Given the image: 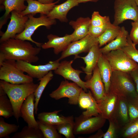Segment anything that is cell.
Wrapping results in <instances>:
<instances>
[{
	"label": "cell",
	"mask_w": 138,
	"mask_h": 138,
	"mask_svg": "<svg viewBox=\"0 0 138 138\" xmlns=\"http://www.w3.org/2000/svg\"><path fill=\"white\" fill-rule=\"evenodd\" d=\"M38 85L33 82L16 84L0 80V87L4 89L12 103L14 116L18 122L21 117L20 109L22 104L28 97L34 93Z\"/></svg>",
	"instance_id": "2"
},
{
	"label": "cell",
	"mask_w": 138,
	"mask_h": 138,
	"mask_svg": "<svg viewBox=\"0 0 138 138\" xmlns=\"http://www.w3.org/2000/svg\"><path fill=\"white\" fill-rule=\"evenodd\" d=\"M73 61V60H71L61 62L57 68L54 70V72L56 74L61 76L66 79L73 81L87 92L88 89L86 82L83 81L80 77V74L84 72L73 68L72 66Z\"/></svg>",
	"instance_id": "13"
},
{
	"label": "cell",
	"mask_w": 138,
	"mask_h": 138,
	"mask_svg": "<svg viewBox=\"0 0 138 138\" xmlns=\"http://www.w3.org/2000/svg\"><path fill=\"white\" fill-rule=\"evenodd\" d=\"M54 0H38L40 2L44 4H50L53 3Z\"/></svg>",
	"instance_id": "44"
},
{
	"label": "cell",
	"mask_w": 138,
	"mask_h": 138,
	"mask_svg": "<svg viewBox=\"0 0 138 138\" xmlns=\"http://www.w3.org/2000/svg\"><path fill=\"white\" fill-rule=\"evenodd\" d=\"M47 38L48 41L43 43L41 48L44 49L53 48L54 52L56 55L64 51L73 41L72 34H66L63 37L51 34L47 36Z\"/></svg>",
	"instance_id": "16"
},
{
	"label": "cell",
	"mask_w": 138,
	"mask_h": 138,
	"mask_svg": "<svg viewBox=\"0 0 138 138\" xmlns=\"http://www.w3.org/2000/svg\"><path fill=\"white\" fill-rule=\"evenodd\" d=\"M26 0H5L3 5L5 7V12L0 18V29L5 24L8 19L10 17V14L13 11L21 12L24 10L27 6L24 4Z\"/></svg>",
	"instance_id": "27"
},
{
	"label": "cell",
	"mask_w": 138,
	"mask_h": 138,
	"mask_svg": "<svg viewBox=\"0 0 138 138\" xmlns=\"http://www.w3.org/2000/svg\"><path fill=\"white\" fill-rule=\"evenodd\" d=\"M109 126L106 132L104 133L103 138H115L120 135L121 129L112 119L108 120Z\"/></svg>",
	"instance_id": "39"
},
{
	"label": "cell",
	"mask_w": 138,
	"mask_h": 138,
	"mask_svg": "<svg viewBox=\"0 0 138 138\" xmlns=\"http://www.w3.org/2000/svg\"><path fill=\"white\" fill-rule=\"evenodd\" d=\"M130 122L138 119V96L127 99Z\"/></svg>",
	"instance_id": "35"
},
{
	"label": "cell",
	"mask_w": 138,
	"mask_h": 138,
	"mask_svg": "<svg viewBox=\"0 0 138 138\" xmlns=\"http://www.w3.org/2000/svg\"><path fill=\"white\" fill-rule=\"evenodd\" d=\"M38 128L42 133L44 138H61L62 136L58 132L55 125L44 123L37 121Z\"/></svg>",
	"instance_id": "32"
},
{
	"label": "cell",
	"mask_w": 138,
	"mask_h": 138,
	"mask_svg": "<svg viewBox=\"0 0 138 138\" xmlns=\"http://www.w3.org/2000/svg\"><path fill=\"white\" fill-rule=\"evenodd\" d=\"M132 28L129 35L130 37L133 44H138V19L132 22Z\"/></svg>",
	"instance_id": "41"
},
{
	"label": "cell",
	"mask_w": 138,
	"mask_h": 138,
	"mask_svg": "<svg viewBox=\"0 0 138 138\" xmlns=\"http://www.w3.org/2000/svg\"><path fill=\"white\" fill-rule=\"evenodd\" d=\"M78 104L81 108L86 109L82 113L84 117L96 116L100 114L97 101L90 90L86 92L83 89L82 90L78 97Z\"/></svg>",
	"instance_id": "14"
},
{
	"label": "cell",
	"mask_w": 138,
	"mask_h": 138,
	"mask_svg": "<svg viewBox=\"0 0 138 138\" xmlns=\"http://www.w3.org/2000/svg\"><path fill=\"white\" fill-rule=\"evenodd\" d=\"M61 111L42 112L38 114L37 118L39 121L44 123L54 125L65 123H74L73 116L65 117L59 115L58 113Z\"/></svg>",
	"instance_id": "24"
},
{
	"label": "cell",
	"mask_w": 138,
	"mask_h": 138,
	"mask_svg": "<svg viewBox=\"0 0 138 138\" xmlns=\"http://www.w3.org/2000/svg\"><path fill=\"white\" fill-rule=\"evenodd\" d=\"M129 74L135 84L136 91L138 94V66Z\"/></svg>",
	"instance_id": "42"
},
{
	"label": "cell",
	"mask_w": 138,
	"mask_h": 138,
	"mask_svg": "<svg viewBox=\"0 0 138 138\" xmlns=\"http://www.w3.org/2000/svg\"><path fill=\"white\" fill-rule=\"evenodd\" d=\"M59 61L57 59L50 61L45 64L35 65L26 62L17 61L16 65L20 70L27 73L32 78L38 79L39 80L50 71L56 70L60 64Z\"/></svg>",
	"instance_id": "10"
},
{
	"label": "cell",
	"mask_w": 138,
	"mask_h": 138,
	"mask_svg": "<svg viewBox=\"0 0 138 138\" xmlns=\"http://www.w3.org/2000/svg\"><path fill=\"white\" fill-rule=\"evenodd\" d=\"M128 44L121 49L131 59L138 63V50L131 39L129 35L128 37Z\"/></svg>",
	"instance_id": "37"
},
{
	"label": "cell",
	"mask_w": 138,
	"mask_h": 138,
	"mask_svg": "<svg viewBox=\"0 0 138 138\" xmlns=\"http://www.w3.org/2000/svg\"><path fill=\"white\" fill-rule=\"evenodd\" d=\"M19 128V125L5 122L2 117L0 116V138L8 137L10 134L17 132Z\"/></svg>",
	"instance_id": "34"
},
{
	"label": "cell",
	"mask_w": 138,
	"mask_h": 138,
	"mask_svg": "<svg viewBox=\"0 0 138 138\" xmlns=\"http://www.w3.org/2000/svg\"><path fill=\"white\" fill-rule=\"evenodd\" d=\"M83 89L75 83L63 81L59 87L49 94L50 96L56 100L63 98L68 99V103L70 105H76L79 95Z\"/></svg>",
	"instance_id": "9"
},
{
	"label": "cell",
	"mask_w": 138,
	"mask_h": 138,
	"mask_svg": "<svg viewBox=\"0 0 138 138\" xmlns=\"http://www.w3.org/2000/svg\"><path fill=\"white\" fill-rule=\"evenodd\" d=\"M0 79L13 84H20L33 82V78L25 74L16 65L14 60H5L0 66Z\"/></svg>",
	"instance_id": "5"
},
{
	"label": "cell",
	"mask_w": 138,
	"mask_h": 138,
	"mask_svg": "<svg viewBox=\"0 0 138 138\" xmlns=\"http://www.w3.org/2000/svg\"><path fill=\"white\" fill-rule=\"evenodd\" d=\"M134 138H138V134L136 136L134 137Z\"/></svg>",
	"instance_id": "48"
},
{
	"label": "cell",
	"mask_w": 138,
	"mask_h": 138,
	"mask_svg": "<svg viewBox=\"0 0 138 138\" xmlns=\"http://www.w3.org/2000/svg\"><path fill=\"white\" fill-rule=\"evenodd\" d=\"M12 138H44L43 134L38 128L25 126L21 131L16 133Z\"/></svg>",
	"instance_id": "31"
},
{
	"label": "cell",
	"mask_w": 138,
	"mask_h": 138,
	"mask_svg": "<svg viewBox=\"0 0 138 138\" xmlns=\"http://www.w3.org/2000/svg\"><path fill=\"white\" fill-rule=\"evenodd\" d=\"M28 15L22 16L20 12L14 10L11 12L10 20L5 32L1 36L0 43L12 38L22 32L28 19Z\"/></svg>",
	"instance_id": "12"
},
{
	"label": "cell",
	"mask_w": 138,
	"mask_h": 138,
	"mask_svg": "<svg viewBox=\"0 0 138 138\" xmlns=\"http://www.w3.org/2000/svg\"><path fill=\"white\" fill-rule=\"evenodd\" d=\"M108 93L127 99L138 96L134 82L129 73L113 71Z\"/></svg>",
	"instance_id": "3"
},
{
	"label": "cell",
	"mask_w": 138,
	"mask_h": 138,
	"mask_svg": "<svg viewBox=\"0 0 138 138\" xmlns=\"http://www.w3.org/2000/svg\"><path fill=\"white\" fill-rule=\"evenodd\" d=\"M34 101L35 97L33 93L28 97L22 104L20 109V116L28 126L38 128V123L34 115Z\"/></svg>",
	"instance_id": "19"
},
{
	"label": "cell",
	"mask_w": 138,
	"mask_h": 138,
	"mask_svg": "<svg viewBox=\"0 0 138 138\" xmlns=\"http://www.w3.org/2000/svg\"><path fill=\"white\" fill-rule=\"evenodd\" d=\"M5 0H0V4L1 9H2V8H5V7L3 5V4Z\"/></svg>",
	"instance_id": "46"
},
{
	"label": "cell",
	"mask_w": 138,
	"mask_h": 138,
	"mask_svg": "<svg viewBox=\"0 0 138 138\" xmlns=\"http://www.w3.org/2000/svg\"><path fill=\"white\" fill-rule=\"evenodd\" d=\"M78 4L77 0H67L61 4L56 5L47 15L51 19H57L61 22H66L68 21L67 17L68 13Z\"/></svg>",
	"instance_id": "21"
},
{
	"label": "cell",
	"mask_w": 138,
	"mask_h": 138,
	"mask_svg": "<svg viewBox=\"0 0 138 138\" xmlns=\"http://www.w3.org/2000/svg\"><path fill=\"white\" fill-rule=\"evenodd\" d=\"M27 15L29 18L24 30L20 33L17 35L15 38L31 41L37 47L41 48L43 43L33 40L31 38L32 36L40 26H44L47 29H50L52 26L56 24V20L50 18L45 15L40 14V17L37 18L34 17V15L31 14Z\"/></svg>",
	"instance_id": "4"
},
{
	"label": "cell",
	"mask_w": 138,
	"mask_h": 138,
	"mask_svg": "<svg viewBox=\"0 0 138 138\" xmlns=\"http://www.w3.org/2000/svg\"><path fill=\"white\" fill-rule=\"evenodd\" d=\"M41 47H34L29 42L12 38L0 43V66L6 60L22 61L32 63L38 62Z\"/></svg>",
	"instance_id": "1"
},
{
	"label": "cell",
	"mask_w": 138,
	"mask_h": 138,
	"mask_svg": "<svg viewBox=\"0 0 138 138\" xmlns=\"http://www.w3.org/2000/svg\"><path fill=\"white\" fill-rule=\"evenodd\" d=\"M99 44L93 46L85 56L80 57L84 61L86 65L85 67H81L83 71L86 74L85 79L86 80L90 78L92 75L93 71L97 65L99 58L102 54Z\"/></svg>",
	"instance_id": "17"
},
{
	"label": "cell",
	"mask_w": 138,
	"mask_h": 138,
	"mask_svg": "<svg viewBox=\"0 0 138 138\" xmlns=\"http://www.w3.org/2000/svg\"><path fill=\"white\" fill-rule=\"evenodd\" d=\"M69 24L74 29L72 34L73 42H74L83 38L88 34L89 28L91 25V19L88 17H80L76 21H71Z\"/></svg>",
	"instance_id": "22"
},
{
	"label": "cell",
	"mask_w": 138,
	"mask_h": 138,
	"mask_svg": "<svg viewBox=\"0 0 138 138\" xmlns=\"http://www.w3.org/2000/svg\"><path fill=\"white\" fill-rule=\"evenodd\" d=\"M78 3H85L89 2H98L99 0H77Z\"/></svg>",
	"instance_id": "45"
},
{
	"label": "cell",
	"mask_w": 138,
	"mask_h": 138,
	"mask_svg": "<svg viewBox=\"0 0 138 138\" xmlns=\"http://www.w3.org/2000/svg\"><path fill=\"white\" fill-rule=\"evenodd\" d=\"M97 66L104 84L106 93L108 94L113 71L108 61L102 53L99 58Z\"/></svg>",
	"instance_id": "26"
},
{
	"label": "cell",
	"mask_w": 138,
	"mask_h": 138,
	"mask_svg": "<svg viewBox=\"0 0 138 138\" xmlns=\"http://www.w3.org/2000/svg\"><path fill=\"white\" fill-rule=\"evenodd\" d=\"M114 113L111 119L121 129L130 122L127 99L119 97Z\"/></svg>",
	"instance_id": "20"
},
{
	"label": "cell",
	"mask_w": 138,
	"mask_h": 138,
	"mask_svg": "<svg viewBox=\"0 0 138 138\" xmlns=\"http://www.w3.org/2000/svg\"><path fill=\"white\" fill-rule=\"evenodd\" d=\"M118 99L117 95L108 93L101 100L97 101L100 114L106 119H111L117 108Z\"/></svg>",
	"instance_id": "15"
},
{
	"label": "cell",
	"mask_w": 138,
	"mask_h": 138,
	"mask_svg": "<svg viewBox=\"0 0 138 138\" xmlns=\"http://www.w3.org/2000/svg\"><path fill=\"white\" fill-rule=\"evenodd\" d=\"M60 0L50 4L41 3L36 0H26L28 6L26 9L20 12L22 16L31 14L34 16L37 14L47 15Z\"/></svg>",
	"instance_id": "23"
},
{
	"label": "cell",
	"mask_w": 138,
	"mask_h": 138,
	"mask_svg": "<svg viewBox=\"0 0 138 138\" xmlns=\"http://www.w3.org/2000/svg\"><path fill=\"white\" fill-rule=\"evenodd\" d=\"M113 24L118 26L127 20L138 19V7L135 0H115Z\"/></svg>",
	"instance_id": "6"
},
{
	"label": "cell",
	"mask_w": 138,
	"mask_h": 138,
	"mask_svg": "<svg viewBox=\"0 0 138 138\" xmlns=\"http://www.w3.org/2000/svg\"><path fill=\"white\" fill-rule=\"evenodd\" d=\"M74 123H65L55 125L58 132L66 138H74Z\"/></svg>",
	"instance_id": "36"
},
{
	"label": "cell",
	"mask_w": 138,
	"mask_h": 138,
	"mask_svg": "<svg viewBox=\"0 0 138 138\" xmlns=\"http://www.w3.org/2000/svg\"><path fill=\"white\" fill-rule=\"evenodd\" d=\"M87 87L90 89L96 101L102 99L106 94L104 84L97 65L94 69L92 77L86 80Z\"/></svg>",
	"instance_id": "18"
},
{
	"label": "cell",
	"mask_w": 138,
	"mask_h": 138,
	"mask_svg": "<svg viewBox=\"0 0 138 138\" xmlns=\"http://www.w3.org/2000/svg\"><path fill=\"white\" fill-rule=\"evenodd\" d=\"M121 27L112 24L98 38L100 47L114 39L120 33Z\"/></svg>",
	"instance_id": "29"
},
{
	"label": "cell",
	"mask_w": 138,
	"mask_h": 138,
	"mask_svg": "<svg viewBox=\"0 0 138 138\" xmlns=\"http://www.w3.org/2000/svg\"><path fill=\"white\" fill-rule=\"evenodd\" d=\"M53 76L52 71H50L39 80L40 81L39 84L34 93L35 97V113L36 114L38 110V103L41 95L47 85L52 79Z\"/></svg>",
	"instance_id": "30"
},
{
	"label": "cell",
	"mask_w": 138,
	"mask_h": 138,
	"mask_svg": "<svg viewBox=\"0 0 138 138\" xmlns=\"http://www.w3.org/2000/svg\"><path fill=\"white\" fill-rule=\"evenodd\" d=\"M135 1L138 7V0H135Z\"/></svg>",
	"instance_id": "47"
},
{
	"label": "cell",
	"mask_w": 138,
	"mask_h": 138,
	"mask_svg": "<svg viewBox=\"0 0 138 138\" xmlns=\"http://www.w3.org/2000/svg\"><path fill=\"white\" fill-rule=\"evenodd\" d=\"M138 134V119L130 122L121 130L120 135L125 138H134Z\"/></svg>",
	"instance_id": "33"
},
{
	"label": "cell",
	"mask_w": 138,
	"mask_h": 138,
	"mask_svg": "<svg viewBox=\"0 0 138 138\" xmlns=\"http://www.w3.org/2000/svg\"><path fill=\"white\" fill-rule=\"evenodd\" d=\"M106 120L100 114L93 117H86L82 114L75 118L74 133L77 135L94 133L100 129L104 125Z\"/></svg>",
	"instance_id": "8"
},
{
	"label": "cell",
	"mask_w": 138,
	"mask_h": 138,
	"mask_svg": "<svg viewBox=\"0 0 138 138\" xmlns=\"http://www.w3.org/2000/svg\"><path fill=\"white\" fill-rule=\"evenodd\" d=\"M14 115L12 103L4 89L0 87V116L8 119Z\"/></svg>",
	"instance_id": "28"
},
{
	"label": "cell",
	"mask_w": 138,
	"mask_h": 138,
	"mask_svg": "<svg viewBox=\"0 0 138 138\" xmlns=\"http://www.w3.org/2000/svg\"><path fill=\"white\" fill-rule=\"evenodd\" d=\"M108 16H101L98 11H94L91 19V25L94 26H102L110 22Z\"/></svg>",
	"instance_id": "38"
},
{
	"label": "cell",
	"mask_w": 138,
	"mask_h": 138,
	"mask_svg": "<svg viewBox=\"0 0 138 138\" xmlns=\"http://www.w3.org/2000/svg\"><path fill=\"white\" fill-rule=\"evenodd\" d=\"M129 34L125 27H121V31L117 37L102 48H100L103 55L113 50L121 49L128 44V37Z\"/></svg>",
	"instance_id": "25"
},
{
	"label": "cell",
	"mask_w": 138,
	"mask_h": 138,
	"mask_svg": "<svg viewBox=\"0 0 138 138\" xmlns=\"http://www.w3.org/2000/svg\"><path fill=\"white\" fill-rule=\"evenodd\" d=\"M97 44H98V38L88 34L80 40L71 43L62 52L60 57L57 59L60 61L72 55H74L75 58H77L78 54L88 52L93 46Z\"/></svg>",
	"instance_id": "11"
},
{
	"label": "cell",
	"mask_w": 138,
	"mask_h": 138,
	"mask_svg": "<svg viewBox=\"0 0 138 138\" xmlns=\"http://www.w3.org/2000/svg\"><path fill=\"white\" fill-rule=\"evenodd\" d=\"M112 24L110 22L103 26H94L90 25L89 29L88 34L94 37L98 38Z\"/></svg>",
	"instance_id": "40"
},
{
	"label": "cell",
	"mask_w": 138,
	"mask_h": 138,
	"mask_svg": "<svg viewBox=\"0 0 138 138\" xmlns=\"http://www.w3.org/2000/svg\"><path fill=\"white\" fill-rule=\"evenodd\" d=\"M104 55L113 71L129 73L138 66L137 63L129 57L122 49L112 51Z\"/></svg>",
	"instance_id": "7"
},
{
	"label": "cell",
	"mask_w": 138,
	"mask_h": 138,
	"mask_svg": "<svg viewBox=\"0 0 138 138\" xmlns=\"http://www.w3.org/2000/svg\"><path fill=\"white\" fill-rule=\"evenodd\" d=\"M98 132L95 134L90 136V138H101L103 137L104 133L100 129L98 130Z\"/></svg>",
	"instance_id": "43"
}]
</instances>
